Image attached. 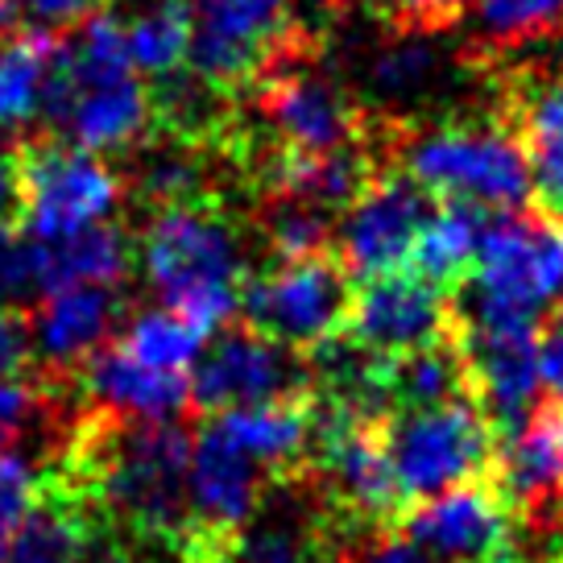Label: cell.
<instances>
[{
  "label": "cell",
  "mask_w": 563,
  "mask_h": 563,
  "mask_svg": "<svg viewBox=\"0 0 563 563\" xmlns=\"http://www.w3.org/2000/svg\"><path fill=\"white\" fill-rule=\"evenodd\" d=\"M79 563H150L137 547L129 543V534L104 527L88 518V530H84V547H79Z\"/></svg>",
  "instance_id": "35"
},
{
  "label": "cell",
  "mask_w": 563,
  "mask_h": 563,
  "mask_svg": "<svg viewBox=\"0 0 563 563\" xmlns=\"http://www.w3.org/2000/svg\"><path fill=\"white\" fill-rule=\"evenodd\" d=\"M435 34H410V30H389V42H382L365 63V84L373 100L386 104L382 117L398 112V100H419L422 91L440 79L443 54L431 42Z\"/></svg>",
  "instance_id": "24"
},
{
  "label": "cell",
  "mask_w": 563,
  "mask_h": 563,
  "mask_svg": "<svg viewBox=\"0 0 563 563\" xmlns=\"http://www.w3.org/2000/svg\"><path fill=\"white\" fill-rule=\"evenodd\" d=\"M468 394V373L460 356L456 340L448 335L443 344H431L422 352L389 361V415L394 410H422V406H443Z\"/></svg>",
  "instance_id": "26"
},
{
  "label": "cell",
  "mask_w": 563,
  "mask_h": 563,
  "mask_svg": "<svg viewBox=\"0 0 563 563\" xmlns=\"http://www.w3.org/2000/svg\"><path fill=\"white\" fill-rule=\"evenodd\" d=\"M63 84V54L46 37L0 42V133H25L30 124L54 117Z\"/></svg>",
  "instance_id": "21"
},
{
  "label": "cell",
  "mask_w": 563,
  "mask_h": 563,
  "mask_svg": "<svg viewBox=\"0 0 563 563\" xmlns=\"http://www.w3.org/2000/svg\"><path fill=\"white\" fill-rule=\"evenodd\" d=\"M398 530L435 563H510L514 514L489 476L415 501Z\"/></svg>",
  "instance_id": "14"
},
{
  "label": "cell",
  "mask_w": 563,
  "mask_h": 563,
  "mask_svg": "<svg viewBox=\"0 0 563 563\" xmlns=\"http://www.w3.org/2000/svg\"><path fill=\"white\" fill-rule=\"evenodd\" d=\"M96 13H100V0H0V21L34 37L79 30Z\"/></svg>",
  "instance_id": "31"
},
{
  "label": "cell",
  "mask_w": 563,
  "mask_h": 563,
  "mask_svg": "<svg viewBox=\"0 0 563 563\" xmlns=\"http://www.w3.org/2000/svg\"><path fill=\"white\" fill-rule=\"evenodd\" d=\"M124 46L137 75L175 79L191 58V13L187 0H145L124 21Z\"/></svg>",
  "instance_id": "25"
},
{
  "label": "cell",
  "mask_w": 563,
  "mask_h": 563,
  "mask_svg": "<svg viewBox=\"0 0 563 563\" xmlns=\"http://www.w3.org/2000/svg\"><path fill=\"white\" fill-rule=\"evenodd\" d=\"M452 295L419 274H382L352 290L344 335L382 361H398L452 335Z\"/></svg>",
  "instance_id": "12"
},
{
  "label": "cell",
  "mask_w": 563,
  "mask_h": 563,
  "mask_svg": "<svg viewBox=\"0 0 563 563\" xmlns=\"http://www.w3.org/2000/svg\"><path fill=\"white\" fill-rule=\"evenodd\" d=\"M191 58L199 84L236 88L295 46L290 0H187Z\"/></svg>",
  "instance_id": "9"
},
{
  "label": "cell",
  "mask_w": 563,
  "mask_h": 563,
  "mask_svg": "<svg viewBox=\"0 0 563 563\" xmlns=\"http://www.w3.org/2000/svg\"><path fill=\"white\" fill-rule=\"evenodd\" d=\"M199 170H195L187 158H154L145 166V191L158 195L162 203H183V199H191V187Z\"/></svg>",
  "instance_id": "36"
},
{
  "label": "cell",
  "mask_w": 563,
  "mask_h": 563,
  "mask_svg": "<svg viewBox=\"0 0 563 563\" xmlns=\"http://www.w3.org/2000/svg\"><path fill=\"white\" fill-rule=\"evenodd\" d=\"M13 203H18V162L0 145V211L13 208Z\"/></svg>",
  "instance_id": "39"
},
{
  "label": "cell",
  "mask_w": 563,
  "mask_h": 563,
  "mask_svg": "<svg viewBox=\"0 0 563 563\" xmlns=\"http://www.w3.org/2000/svg\"><path fill=\"white\" fill-rule=\"evenodd\" d=\"M389 30L410 34H452L456 21L473 9V0H373Z\"/></svg>",
  "instance_id": "33"
},
{
  "label": "cell",
  "mask_w": 563,
  "mask_h": 563,
  "mask_svg": "<svg viewBox=\"0 0 563 563\" xmlns=\"http://www.w3.org/2000/svg\"><path fill=\"white\" fill-rule=\"evenodd\" d=\"M211 427L232 440L245 456H253L265 473L299 476L311 460V431H316V394L278 398V402L232 406L211 415Z\"/></svg>",
  "instance_id": "17"
},
{
  "label": "cell",
  "mask_w": 563,
  "mask_h": 563,
  "mask_svg": "<svg viewBox=\"0 0 563 563\" xmlns=\"http://www.w3.org/2000/svg\"><path fill=\"white\" fill-rule=\"evenodd\" d=\"M141 274L162 307L191 319L199 332H216L241 311L245 249L224 211L208 203H162L141 232Z\"/></svg>",
  "instance_id": "2"
},
{
  "label": "cell",
  "mask_w": 563,
  "mask_h": 563,
  "mask_svg": "<svg viewBox=\"0 0 563 563\" xmlns=\"http://www.w3.org/2000/svg\"><path fill=\"white\" fill-rule=\"evenodd\" d=\"M203 340L208 332H199L191 319H183L170 307H154L133 316L117 349L158 373H187L203 356Z\"/></svg>",
  "instance_id": "28"
},
{
  "label": "cell",
  "mask_w": 563,
  "mask_h": 563,
  "mask_svg": "<svg viewBox=\"0 0 563 563\" xmlns=\"http://www.w3.org/2000/svg\"><path fill=\"white\" fill-rule=\"evenodd\" d=\"M427 216H431V195L402 166L386 162L340 216L332 253L349 269L352 282L398 274L415 253Z\"/></svg>",
  "instance_id": "10"
},
{
  "label": "cell",
  "mask_w": 563,
  "mask_h": 563,
  "mask_svg": "<svg viewBox=\"0 0 563 563\" xmlns=\"http://www.w3.org/2000/svg\"><path fill=\"white\" fill-rule=\"evenodd\" d=\"M37 493H42V485L34 481L25 460L0 456V563L9 560L21 527L30 522V514L37 506Z\"/></svg>",
  "instance_id": "32"
},
{
  "label": "cell",
  "mask_w": 563,
  "mask_h": 563,
  "mask_svg": "<svg viewBox=\"0 0 563 563\" xmlns=\"http://www.w3.org/2000/svg\"><path fill=\"white\" fill-rule=\"evenodd\" d=\"M18 203L30 241H63L117 216L121 175L79 145H37L18 166Z\"/></svg>",
  "instance_id": "8"
},
{
  "label": "cell",
  "mask_w": 563,
  "mask_h": 563,
  "mask_svg": "<svg viewBox=\"0 0 563 563\" xmlns=\"http://www.w3.org/2000/svg\"><path fill=\"white\" fill-rule=\"evenodd\" d=\"M30 349H34L30 323L9 307H0V377H18L30 361Z\"/></svg>",
  "instance_id": "37"
},
{
  "label": "cell",
  "mask_w": 563,
  "mask_h": 563,
  "mask_svg": "<svg viewBox=\"0 0 563 563\" xmlns=\"http://www.w3.org/2000/svg\"><path fill=\"white\" fill-rule=\"evenodd\" d=\"M58 389L30 377H0V456H13V448L25 443L34 431L51 427Z\"/></svg>",
  "instance_id": "30"
},
{
  "label": "cell",
  "mask_w": 563,
  "mask_h": 563,
  "mask_svg": "<svg viewBox=\"0 0 563 563\" xmlns=\"http://www.w3.org/2000/svg\"><path fill=\"white\" fill-rule=\"evenodd\" d=\"M84 530H88V514L79 510L58 485L42 481L34 514L21 527L18 543L4 563H79Z\"/></svg>",
  "instance_id": "27"
},
{
  "label": "cell",
  "mask_w": 563,
  "mask_h": 563,
  "mask_svg": "<svg viewBox=\"0 0 563 563\" xmlns=\"http://www.w3.org/2000/svg\"><path fill=\"white\" fill-rule=\"evenodd\" d=\"M382 435L406 493V510L435 493L485 481L497 456V431L473 398L422 406V410H394L382 422Z\"/></svg>",
  "instance_id": "5"
},
{
  "label": "cell",
  "mask_w": 563,
  "mask_h": 563,
  "mask_svg": "<svg viewBox=\"0 0 563 563\" xmlns=\"http://www.w3.org/2000/svg\"><path fill=\"white\" fill-rule=\"evenodd\" d=\"M195 365L199 369L191 377V402L208 415L311 394V365L295 356V349L253 328L224 332Z\"/></svg>",
  "instance_id": "13"
},
{
  "label": "cell",
  "mask_w": 563,
  "mask_h": 563,
  "mask_svg": "<svg viewBox=\"0 0 563 563\" xmlns=\"http://www.w3.org/2000/svg\"><path fill=\"white\" fill-rule=\"evenodd\" d=\"M489 485L514 518L563 514V402L530 410L522 427L497 440Z\"/></svg>",
  "instance_id": "16"
},
{
  "label": "cell",
  "mask_w": 563,
  "mask_h": 563,
  "mask_svg": "<svg viewBox=\"0 0 563 563\" xmlns=\"http://www.w3.org/2000/svg\"><path fill=\"white\" fill-rule=\"evenodd\" d=\"M382 150L431 199H464L489 211L530 203V162L510 121L489 112H452L440 121L377 117Z\"/></svg>",
  "instance_id": "1"
},
{
  "label": "cell",
  "mask_w": 563,
  "mask_h": 563,
  "mask_svg": "<svg viewBox=\"0 0 563 563\" xmlns=\"http://www.w3.org/2000/svg\"><path fill=\"white\" fill-rule=\"evenodd\" d=\"M497 211L481 208V203H464V199H440V208L427 216L410 265L415 274L427 282L443 286L448 295L464 286V278L473 274L476 257H481V241L489 232Z\"/></svg>",
  "instance_id": "22"
},
{
  "label": "cell",
  "mask_w": 563,
  "mask_h": 563,
  "mask_svg": "<svg viewBox=\"0 0 563 563\" xmlns=\"http://www.w3.org/2000/svg\"><path fill=\"white\" fill-rule=\"evenodd\" d=\"M37 245V241H34ZM129 241L124 232L108 220L96 229L70 232L63 241L37 245V278L42 290H63V286H117L129 269Z\"/></svg>",
  "instance_id": "23"
},
{
  "label": "cell",
  "mask_w": 563,
  "mask_h": 563,
  "mask_svg": "<svg viewBox=\"0 0 563 563\" xmlns=\"http://www.w3.org/2000/svg\"><path fill=\"white\" fill-rule=\"evenodd\" d=\"M352 307V278L335 253L274 262L257 278H245L241 311L253 332L286 349H316L344 332Z\"/></svg>",
  "instance_id": "7"
},
{
  "label": "cell",
  "mask_w": 563,
  "mask_h": 563,
  "mask_svg": "<svg viewBox=\"0 0 563 563\" xmlns=\"http://www.w3.org/2000/svg\"><path fill=\"white\" fill-rule=\"evenodd\" d=\"M456 290L452 311L464 323H539V311L563 295V229L527 208L497 211Z\"/></svg>",
  "instance_id": "3"
},
{
  "label": "cell",
  "mask_w": 563,
  "mask_h": 563,
  "mask_svg": "<svg viewBox=\"0 0 563 563\" xmlns=\"http://www.w3.org/2000/svg\"><path fill=\"white\" fill-rule=\"evenodd\" d=\"M361 563H435V560H431L415 539H406V534H382V539L365 551Z\"/></svg>",
  "instance_id": "38"
},
{
  "label": "cell",
  "mask_w": 563,
  "mask_h": 563,
  "mask_svg": "<svg viewBox=\"0 0 563 563\" xmlns=\"http://www.w3.org/2000/svg\"><path fill=\"white\" fill-rule=\"evenodd\" d=\"M54 121L63 124L70 145L108 158V154L133 150L150 133L154 104L145 96L137 70H104V75L63 70Z\"/></svg>",
  "instance_id": "15"
},
{
  "label": "cell",
  "mask_w": 563,
  "mask_h": 563,
  "mask_svg": "<svg viewBox=\"0 0 563 563\" xmlns=\"http://www.w3.org/2000/svg\"><path fill=\"white\" fill-rule=\"evenodd\" d=\"M84 389L100 410L124 415V419H175L191 406V377L187 373H158L137 365L117 344L91 352L84 361Z\"/></svg>",
  "instance_id": "18"
},
{
  "label": "cell",
  "mask_w": 563,
  "mask_h": 563,
  "mask_svg": "<svg viewBox=\"0 0 563 563\" xmlns=\"http://www.w3.org/2000/svg\"><path fill=\"white\" fill-rule=\"evenodd\" d=\"M476 67L473 75L497 96L530 162V199L543 220L563 224V37Z\"/></svg>",
  "instance_id": "4"
},
{
  "label": "cell",
  "mask_w": 563,
  "mask_h": 563,
  "mask_svg": "<svg viewBox=\"0 0 563 563\" xmlns=\"http://www.w3.org/2000/svg\"><path fill=\"white\" fill-rule=\"evenodd\" d=\"M265 241L278 262H299V257L332 253L335 229L328 211L316 203H302L295 195H274V203L265 211Z\"/></svg>",
  "instance_id": "29"
},
{
  "label": "cell",
  "mask_w": 563,
  "mask_h": 563,
  "mask_svg": "<svg viewBox=\"0 0 563 563\" xmlns=\"http://www.w3.org/2000/svg\"><path fill=\"white\" fill-rule=\"evenodd\" d=\"M269 67L274 70L262 88V117L265 129L278 137L282 154L316 158L373 133L369 108L323 63L299 58V46H286Z\"/></svg>",
  "instance_id": "6"
},
{
  "label": "cell",
  "mask_w": 563,
  "mask_h": 563,
  "mask_svg": "<svg viewBox=\"0 0 563 563\" xmlns=\"http://www.w3.org/2000/svg\"><path fill=\"white\" fill-rule=\"evenodd\" d=\"M34 290H42L37 278V245L30 236L0 229V307L30 299Z\"/></svg>",
  "instance_id": "34"
},
{
  "label": "cell",
  "mask_w": 563,
  "mask_h": 563,
  "mask_svg": "<svg viewBox=\"0 0 563 563\" xmlns=\"http://www.w3.org/2000/svg\"><path fill=\"white\" fill-rule=\"evenodd\" d=\"M468 394L481 406V415L501 435L522 427L534 410V398L543 389L539 369V323H452Z\"/></svg>",
  "instance_id": "11"
},
{
  "label": "cell",
  "mask_w": 563,
  "mask_h": 563,
  "mask_svg": "<svg viewBox=\"0 0 563 563\" xmlns=\"http://www.w3.org/2000/svg\"><path fill=\"white\" fill-rule=\"evenodd\" d=\"M117 295L112 286H63V290H46L42 307L34 311L30 335L34 349L58 365H84L91 352L108 344V335L117 328Z\"/></svg>",
  "instance_id": "19"
},
{
  "label": "cell",
  "mask_w": 563,
  "mask_h": 563,
  "mask_svg": "<svg viewBox=\"0 0 563 563\" xmlns=\"http://www.w3.org/2000/svg\"><path fill=\"white\" fill-rule=\"evenodd\" d=\"M456 30H464V46L456 51L460 67L476 70L530 46L560 42L563 0H473Z\"/></svg>",
  "instance_id": "20"
}]
</instances>
